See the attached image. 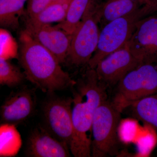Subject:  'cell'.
<instances>
[{
    "instance_id": "7402d4cb",
    "label": "cell",
    "mask_w": 157,
    "mask_h": 157,
    "mask_svg": "<svg viewBox=\"0 0 157 157\" xmlns=\"http://www.w3.org/2000/svg\"><path fill=\"white\" fill-rule=\"evenodd\" d=\"M51 2V0H27L26 12L28 18L36 17Z\"/></svg>"
},
{
    "instance_id": "9c48e42d",
    "label": "cell",
    "mask_w": 157,
    "mask_h": 157,
    "mask_svg": "<svg viewBox=\"0 0 157 157\" xmlns=\"http://www.w3.org/2000/svg\"><path fill=\"white\" fill-rule=\"evenodd\" d=\"M141 64L127 44L101 60L94 69L99 80L107 86L117 84L127 73Z\"/></svg>"
},
{
    "instance_id": "9a60e30c",
    "label": "cell",
    "mask_w": 157,
    "mask_h": 157,
    "mask_svg": "<svg viewBox=\"0 0 157 157\" xmlns=\"http://www.w3.org/2000/svg\"><path fill=\"white\" fill-rule=\"evenodd\" d=\"M130 107L135 118L157 132V94L136 101Z\"/></svg>"
},
{
    "instance_id": "8fae6325",
    "label": "cell",
    "mask_w": 157,
    "mask_h": 157,
    "mask_svg": "<svg viewBox=\"0 0 157 157\" xmlns=\"http://www.w3.org/2000/svg\"><path fill=\"white\" fill-rule=\"evenodd\" d=\"M25 30L31 36L48 49L61 64L67 58L72 35L51 24L35 25L26 21Z\"/></svg>"
},
{
    "instance_id": "3957f363",
    "label": "cell",
    "mask_w": 157,
    "mask_h": 157,
    "mask_svg": "<svg viewBox=\"0 0 157 157\" xmlns=\"http://www.w3.org/2000/svg\"><path fill=\"white\" fill-rule=\"evenodd\" d=\"M152 14L153 13L150 7L146 6L132 14L113 20L104 25L100 33L97 49L88 64L89 68L94 69L101 60L126 45L137 22Z\"/></svg>"
},
{
    "instance_id": "d4e9b609",
    "label": "cell",
    "mask_w": 157,
    "mask_h": 157,
    "mask_svg": "<svg viewBox=\"0 0 157 157\" xmlns=\"http://www.w3.org/2000/svg\"><path fill=\"white\" fill-rule=\"evenodd\" d=\"M100 1H101V0H97V3H98V2H100Z\"/></svg>"
},
{
    "instance_id": "7c38bea8",
    "label": "cell",
    "mask_w": 157,
    "mask_h": 157,
    "mask_svg": "<svg viewBox=\"0 0 157 157\" xmlns=\"http://www.w3.org/2000/svg\"><path fill=\"white\" fill-rule=\"evenodd\" d=\"M70 148L48 133L42 126L34 128L27 141L26 155L32 157H69Z\"/></svg>"
},
{
    "instance_id": "d6986e66",
    "label": "cell",
    "mask_w": 157,
    "mask_h": 157,
    "mask_svg": "<svg viewBox=\"0 0 157 157\" xmlns=\"http://www.w3.org/2000/svg\"><path fill=\"white\" fill-rule=\"evenodd\" d=\"M26 79L24 72L9 59L0 58V84L10 88L16 87Z\"/></svg>"
},
{
    "instance_id": "7a4b0ae2",
    "label": "cell",
    "mask_w": 157,
    "mask_h": 157,
    "mask_svg": "<svg viewBox=\"0 0 157 157\" xmlns=\"http://www.w3.org/2000/svg\"><path fill=\"white\" fill-rule=\"evenodd\" d=\"M20 64L26 79L43 92L71 88L76 83L62 69L57 58L25 30L19 37Z\"/></svg>"
},
{
    "instance_id": "e0dca14e",
    "label": "cell",
    "mask_w": 157,
    "mask_h": 157,
    "mask_svg": "<svg viewBox=\"0 0 157 157\" xmlns=\"http://www.w3.org/2000/svg\"><path fill=\"white\" fill-rule=\"evenodd\" d=\"M70 0L52 2L36 17L28 18L26 21L35 25L51 24L63 22L67 16Z\"/></svg>"
},
{
    "instance_id": "5b68a950",
    "label": "cell",
    "mask_w": 157,
    "mask_h": 157,
    "mask_svg": "<svg viewBox=\"0 0 157 157\" xmlns=\"http://www.w3.org/2000/svg\"><path fill=\"white\" fill-rule=\"evenodd\" d=\"M121 113L107 99L97 108L92 124L91 156L105 157L117 154L118 128Z\"/></svg>"
},
{
    "instance_id": "603a6c76",
    "label": "cell",
    "mask_w": 157,
    "mask_h": 157,
    "mask_svg": "<svg viewBox=\"0 0 157 157\" xmlns=\"http://www.w3.org/2000/svg\"><path fill=\"white\" fill-rule=\"evenodd\" d=\"M148 6L153 13L157 12V0H147Z\"/></svg>"
},
{
    "instance_id": "277c9868",
    "label": "cell",
    "mask_w": 157,
    "mask_h": 157,
    "mask_svg": "<svg viewBox=\"0 0 157 157\" xmlns=\"http://www.w3.org/2000/svg\"><path fill=\"white\" fill-rule=\"evenodd\" d=\"M157 94V63L141 64L118 83L112 103L121 112L137 101Z\"/></svg>"
},
{
    "instance_id": "ffe728a7",
    "label": "cell",
    "mask_w": 157,
    "mask_h": 157,
    "mask_svg": "<svg viewBox=\"0 0 157 157\" xmlns=\"http://www.w3.org/2000/svg\"><path fill=\"white\" fill-rule=\"evenodd\" d=\"M1 57L10 59L17 56V45L11 34L5 29L0 31Z\"/></svg>"
},
{
    "instance_id": "ac0fdd59",
    "label": "cell",
    "mask_w": 157,
    "mask_h": 157,
    "mask_svg": "<svg viewBox=\"0 0 157 157\" xmlns=\"http://www.w3.org/2000/svg\"><path fill=\"white\" fill-rule=\"evenodd\" d=\"M15 126L8 124H1V157L14 155L20 148L21 137Z\"/></svg>"
},
{
    "instance_id": "2e32d148",
    "label": "cell",
    "mask_w": 157,
    "mask_h": 157,
    "mask_svg": "<svg viewBox=\"0 0 157 157\" xmlns=\"http://www.w3.org/2000/svg\"><path fill=\"white\" fill-rule=\"evenodd\" d=\"M27 0H0V25L15 30L19 26V18Z\"/></svg>"
},
{
    "instance_id": "ba28073f",
    "label": "cell",
    "mask_w": 157,
    "mask_h": 157,
    "mask_svg": "<svg viewBox=\"0 0 157 157\" xmlns=\"http://www.w3.org/2000/svg\"><path fill=\"white\" fill-rule=\"evenodd\" d=\"M127 45L141 63H157V12L137 22Z\"/></svg>"
},
{
    "instance_id": "52a82bcc",
    "label": "cell",
    "mask_w": 157,
    "mask_h": 157,
    "mask_svg": "<svg viewBox=\"0 0 157 157\" xmlns=\"http://www.w3.org/2000/svg\"><path fill=\"white\" fill-rule=\"evenodd\" d=\"M48 94L42 106V127L70 148L73 133L72 98H64Z\"/></svg>"
},
{
    "instance_id": "cb8c5ba5",
    "label": "cell",
    "mask_w": 157,
    "mask_h": 157,
    "mask_svg": "<svg viewBox=\"0 0 157 157\" xmlns=\"http://www.w3.org/2000/svg\"><path fill=\"white\" fill-rule=\"evenodd\" d=\"M59 1V0H51L52 2H56V1Z\"/></svg>"
},
{
    "instance_id": "5bb4252c",
    "label": "cell",
    "mask_w": 157,
    "mask_h": 157,
    "mask_svg": "<svg viewBox=\"0 0 157 157\" xmlns=\"http://www.w3.org/2000/svg\"><path fill=\"white\" fill-rule=\"evenodd\" d=\"M97 4V0H70L66 18L57 25L72 35L86 13Z\"/></svg>"
},
{
    "instance_id": "6da1fadb",
    "label": "cell",
    "mask_w": 157,
    "mask_h": 157,
    "mask_svg": "<svg viewBox=\"0 0 157 157\" xmlns=\"http://www.w3.org/2000/svg\"><path fill=\"white\" fill-rule=\"evenodd\" d=\"M106 87L95 69L89 68L71 88L73 133L70 150L74 157L91 156L93 119L99 105L107 99Z\"/></svg>"
},
{
    "instance_id": "8992f818",
    "label": "cell",
    "mask_w": 157,
    "mask_h": 157,
    "mask_svg": "<svg viewBox=\"0 0 157 157\" xmlns=\"http://www.w3.org/2000/svg\"><path fill=\"white\" fill-rule=\"evenodd\" d=\"M97 5L87 11L72 34L67 59L74 66L88 64L97 49L100 33L96 13Z\"/></svg>"
},
{
    "instance_id": "4fadbf2b",
    "label": "cell",
    "mask_w": 157,
    "mask_h": 157,
    "mask_svg": "<svg viewBox=\"0 0 157 157\" xmlns=\"http://www.w3.org/2000/svg\"><path fill=\"white\" fill-rule=\"evenodd\" d=\"M148 6L147 0H106L97 5L96 13L103 27L113 20L132 14Z\"/></svg>"
},
{
    "instance_id": "44dd1931",
    "label": "cell",
    "mask_w": 157,
    "mask_h": 157,
    "mask_svg": "<svg viewBox=\"0 0 157 157\" xmlns=\"http://www.w3.org/2000/svg\"><path fill=\"white\" fill-rule=\"evenodd\" d=\"M137 124L133 120H124L120 122L118 128L119 139L124 143L131 142L137 131Z\"/></svg>"
},
{
    "instance_id": "30bf717a",
    "label": "cell",
    "mask_w": 157,
    "mask_h": 157,
    "mask_svg": "<svg viewBox=\"0 0 157 157\" xmlns=\"http://www.w3.org/2000/svg\"><path fill=\"white\" fill-rule=\"evenodd\" d=\"M34 89L24 86L10 93L1 107L2 124L16 125L33 115L36 106Z\"/></svg>"
}]
</instances>
